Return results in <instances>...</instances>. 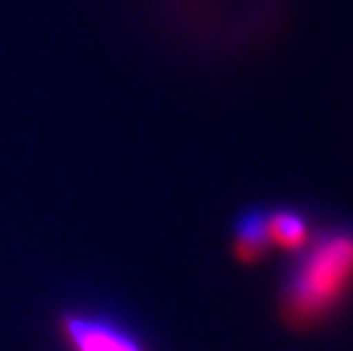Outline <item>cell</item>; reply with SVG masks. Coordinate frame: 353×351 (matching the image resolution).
Listing matches in <instances>:
<instances>
[{
  "label": "cell",
  "mask_w": 353,
  "mask_h": 351,
  "mask_svg": "<svg viewBox=\"0 0 353 351\" xmlns=\"http://www.w3.org/2000/svg\"><path fill=\"white\" fill-rule=\"evenodd\" d=\"M267 226L272 246H278V249L290 253L303 251L312 237V230L307 226L305 217L296 210H290V208H278L274 212H267Z\"/></svg>",
  "instance_id": "obj_4"
},
{
  "label": "cell",
  "mask_w": 353,
  "mask_h": 351,
  "mask_svg": "<svg viewBox=\"0 0 353 351\" xmlns=\"http://www.w3.org/2000/svg\"><path fill=\"white\" fill-rule=\"evenodd\" d=\"M57 328L69 351H148L139 333L108 310H64Z\"/></svg>",
  "instance_id": "obj_2"
},
{
  "label": "cell",
  "mask_w": 353,
  "mask_h": 351,
  "mask_svg": "<svg viewBox=\"0 0 353 351\" xmlns=\"http://www.w3.org/2000/svg\"><path fill=\"white\" fill-rule=\"evenodd\" d=\"M232 251L235 258L244 265L260 263L262 258L272 251V240H269L267 212L251 208L246 210L235 223V237H232Z\"/></svg>",
  "instance_id": "obj_3"
},
{
  "label": "cell",
  "mask_w": 353,
  "mask_h": 351,
  "mask_svg": "<svg viewBox=\"0 0 353 351\" xmlns=\"http://www.w3.org/2000/svg\"><path fill=\"white\" fill-rule=\"evenodd\" d=\"M353 290V228L328 226L296 253L281 285V310L290 326L310 328L340 308Z\"/></svg>",
  "instance_id": "obj_1"
}]
</instances>
